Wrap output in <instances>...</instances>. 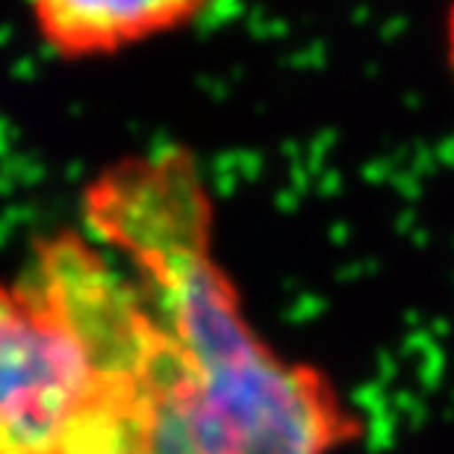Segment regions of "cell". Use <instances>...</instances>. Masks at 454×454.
<instances>
[{
    "instance_id": "1",
    "label": "cell",
    "mask_w": 454,
    "mask_h": 454,
    "mask_svg": "<svg viewBox=\"0 0 454 454\" xmlns=\"http://www.w3.org/2000/svg\"><path fill=\"white\" fill-rule=\"evenodd\" d=\"M86 222L145 298L124 363L127 454H337L357 440L333 380L248 322L213 257L210 198L186 153L104 171Z\"/></svg>"
},
{
    "instance_id": "2",
    "label": "cell",
    "mask_w": 454,
    "mask_h": 454,
    "mask_svg": "<svg viewBox=\"0 0 454 454\" xmlns=\"http://www.w3.org/2000/svg\"><path fill=\"white\" fill-rule=\"evenodd\" d=\"M0 454H127L113 378L27 278L0 280Z\"/></svg>"
},
{
    "instance_id": "3",
    "label": "cell",
    "mask_w": 454,
    "mask_h": 454,
    "mask_svg": "<svg viewBox=\"0 0 454 454\" xmlns=\"http://www.w3.org/2000/svg\"><path fill=\"white\" fill-rule=\"evenodd\" d=\"M44 48L62 59H98L195 21L213 0H27Z\"/></svg>"
},
{
    "instance_id": "4",
    "label": "cell",
    "mask_w": 454,
    "mask_h": 454,
    "mask_svg": "<svg viewBox=\"0 0 454 454\" xmlns=\"http://www.w3.org/2000/svg\"><path fill=\"white\" fill-rule=\"evenodd\" d=\"M442 51H446V66L454 83V0L446 6V18H442Z\"/></svg>"
}]
</instances>
